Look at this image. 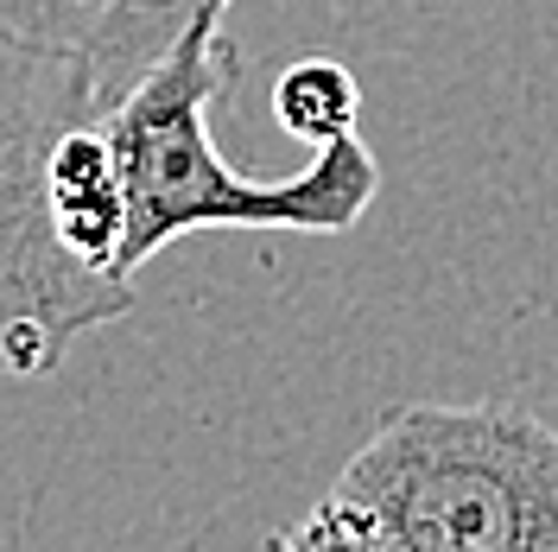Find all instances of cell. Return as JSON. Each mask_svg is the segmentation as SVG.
<instances>
[{"label": "cell", "mask_w": 558, "mask_h": 552, "mask_svg": "<svg viewBox=\"0 0 558 552\" xmlns=\"http://www.w3.org/2000/svg\"><path fill=\"white\" fill-rule=\"evenodd\" d=\"M235 0H0V33L96 64L108 96H121L197 13H229Z\"/></svg>", "instance_id": "4"}, {"label": "cell", "mask_w": 558, "mask_h": 552, "mask_svg": "<svg viewBox=\"0 0 558 552\" xmlns=\"http://www.w3.org/2000/svg\"><path fill=\"white\" fill-rule=\"evenodd\" d=\"M267 547L558 552V432L514 400L387 407L324 502Z\"/></svg>", "instance_id": "1"}, {"label": "cell", "mask_w": 558, "mask_h": 552, "mask_svg": "<svg viewBox=\"0 0 558 552\" xmlns=\"http://www.w3.org/2000/svg\"><path fill=\"white\" fill-rule=\"evenodd\" d=\"M102 115H83V121H70L64 134L51 140V159H45V209H51L58 242L83 267L128 279L121 274L128 191H121V166H114V140H108Z\"/></svg>", "instance_id": "5"}, {"label": "cell", "mask_w": 558, "mask_h": 552, "mask_svg": "<svg viewBox=\"0 0 558 552\" xmlns=\"http://www.w3.org/2000/svg\"><path fill=\"white\" fill-rule=\"evenodd\" d=\"M242 76L222 33V13H197L184 33L108 103L102 128L128 191L121 274L134 279L153 254L197 229H292V236H349L381 197V159L362 134L312 146L286 178H247L222 159L209 108Z\"/></svg>", "instance_id": "2"}, {"label": "cell", "mask_w": 558, "mask_h": 552, "mask_svg": "<svg viewBox=\"0 0 558 552\" xmlns=\"http://www.w3.org/2000/svg\"><path fill=\"white\" fill-rule=\"evenodd\" d=\"M274 121L299 146H330L362 134V83L337 58H299L274 76Z\"/></svg>", "instance_id": "6"}, {"label": "cell", "mask_w": 558, "mask_h": 552, "mask_svg": "<svg viewBox=\"0 0 558 552\" xmlns=\"http://www.w3.org/2000/svg\"><path fill=\"white\" fill-rule=\"evenodd\" d=\"M114 103L96 64L0 33V375L45 381L76 337L134 311V279L83 267L45 209V159L70 121Z\"/></svg>", "instance_id": "3"}]
</instances>
